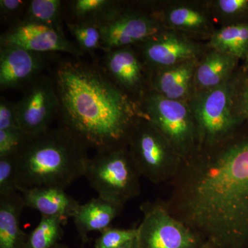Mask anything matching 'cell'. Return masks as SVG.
Listing matches in <instances>:
<instances>
[{
    "label": "cell",
    "mask_w": 248,
    "mask_h": 248,
    "mask_svg": "<svg viewBox=\"0 0 248 248\" xmlns=\"http://www.w3.org/2000/svg\"><path fill=\"white\" fill-rule=\"evenodd\" d=\"M162 200L170 213L218 248H248V121L183 161Z\"/></svg>",
    "instance_id": "6da1fadb"
},
{
    "label": "cell",
    "mask_w": 248,
    "mask_h": 248,
    "mask_svg": "<svg viewBox=\"0 0 248 248\" xmlns=\"http://www.w3.org/2000/svg\"><path fill=\"white\" fill-rule=\"evenodd\" d=\"M50 75L60 102L62 127L88 149L96 151L126 145L138 103L115 86L98 62L59 59Z\"/></svg>",
    "instance_id": "7a4b0ae2"
},
{
    "label": "cell",
    "mask_w": 248,
    "mask_h": 248,
    "mask_svg": "<svg viewBox=\"0 0 248 248\" xmlns=\"http://www.w3.org/2000/svg\"><path fill=\"white\" fill-rule=\"evenodd\" d=\"M88 148L62 127L29 137L16 156L18 191L35 187L66 190L84 177Z\"/></svg>",
    "instance_id": "3957f363"
},
{
    "label": "cell",
    "mask_w": 248,
    "mask_h": 248,
    "mask_svg": "<svg viewBox=\"0 0 248 248\" xmlns=\"http://www.w3.org/2000/svg\"><path fill=\"white\" fill-rule=\"evenodd\" d=\"M126 145L141 177L153 184L171 182L184 161L166 137L140 114L130 128Z\"/></svg>",
    "instance_id": "277c9868"
},
{
    "label": "cell",
    "mask_w": 248,
    "mask_h": 248,
    "mask_svg": "<svg viewBox=\"0 0 248 248\" xmlns=\"http://www.w3.org/2000/svg\"><path fill=\"white\" fill-rule=\"evenodd\" d=\"M84 177L98 197L123 205L141 193V176L127 145L96 151Z\"/></svg>",
    "instance_id": "5b68a950"
},
{
    "label": "cell",
    "mask_w": 248,
    "mask_h": 248,
    "mask_svg": "<svg viewBox=\"0 0 248 248\" xmlns=\"http://www.w3.org/2000/svg\"><path fill=\"white\" fill-rule=\"evenodd\" d=\"M138 107L139 114L166 137L183 159L197 149V128L187 102L168 99L148 89L138 101Z\"/></svg>",
    "instance_id": "8992f818"
},
{
    "label": "cell",
    "mask_w": 248,
    "mask_h": 248,
    "mask_svg": "<svg viewBox=\"0 0 248 248\" xmlns=\"http://www.w3.org/2000/svg\"><path fill=\"white\" fill-rule=\"evenodd\" d=\"M187 103L195 120L199 146L223 141L245 122L233 110L231 80L216 89L192 93Z\"/></svg>",
    "instance_id": "52a82bcc"
},
{
    "label": "cell",
    "mask_w": 248,
    "mask_h": 248,
    "mask_svg": "<svg viewBox=\"0 0 248 248\" xmlns=\"http://www.w3.org/2000/svg\"><path fill=\"white\" fill-rule=\"evenodd\" d=\"M143 219L138 228V248H200L205 241L169 213L162 200L140 205Z\"/></svg>",
    "instance_id": "ba28073f"
},
{
    "label": "cell",
    "mask_w": 248,
    "mask_h": 248,
    "mask_svg": "<svg viewBox=\"0 0 248 248\" xmlns=\"http://www.w3.org/2000/svg\"><path fill=\"white\" fill-rule=\"evenodd\" d=\"M142 6L163 27L194 38L209 40L217 28L207 1H144Z\"/></svg>",
    "instance_id": "9c48e42d"
},
{
    "label": "cell",
    "mask_w": 248,
    "mask_h": 248,
    "mask_svg": "<svg viewBox=\"0 0 248 248\" xmlns=\"http://www.w3.org/2000/svg\"><path fill=\"white\" fill-rule=\"evenodd\" d=\"M100 28L103 52L135 46L166 29L140 1L125 2L123 8Z\"/></svg>",
    "instance_id": "30bf717a"
},
{
    "label": "cell",
    "mask_w": 248,
    "mask_h": 248,
    "mask_svg": "<svg viewBox=\"0 0 248 248\" xmlns=\"http://www.w3.org/2000/svg\"><path fill=\"white\" fill-rule=\"evenodd\" d=\"M135 47L148 71L200 59L208 49L206 44L170 29H165Z\"/></svg>",
    "instance_id": "8fae6325"
},
{
    "label": "cell",
    "mask_w": 248,
    "mask_h": 248,
    "mask_svg": "<svg viewBox=\"0 0 248 248\" xmlns=\"http://www.w3.org/2000/svg\"><path fill=\"white\" fill-rule=\"evenodd\" d=\"M23 91L16 102L21 130L32 137L52 128L53 121L58 120L60 102L50 75H42Z\"/></svg>",
    "instance_id": "7c38bea8"
},
{
    "label": "cell",
    "mask_w": 248,
    "mask_h": 248,
    "mask_svg": "<svg viewBox=\"0 0 248 248\" xmlns=\"http://www.w3.org/2000/svg\"><path fill=\"white\" fill-rule=\"evenodd\" d=\"M97 62L109 79L138 103L150 89L148 71L135 46L103 52Z\"/></svg>",
    "instance_id": "4fadbf2b"
},
{
    "label": "cell",
    "mask_w": 248,
    "mask_h": 248,
    "mask_svg": "<svg viewBox=\"0 0 248 248\" xmlns=\"http://www.w3.org/2000/svg\"><path fill=\"white\" fill-rule=\"evenodd\" d=\"M0 46L17 47L40 53H64L77 58L84 56L64 32L34 22H22L9 28L0 36Z\"/></svg>",
    "instance_id": "5bb4252c"
},
{
    "label": "cell",
    "mask_w": 248,
    "mask_h": 248,
    "mask_svg": "<svg viewBox=\"0 0 248 248\" xmlns=\"http://www.w3.org/2000/svg\"><path fill=\"white\" fill-rule=\"evenodd\" d=\"M55 55L0 46V90L24 91L55 63Z\"/></svg>",
    "instance_id": "9a60e30c"
},
{
    "label": "cell",
    "mask_w": 248,
    "mask_h": 248,
    "mask_svg": "<svg viewBox=\"0 0 248 248\" xmlns=\"http://www.w3.org/2000/svg\"><path fill=\"white\" fill-rule=\"evenodd\" d=\"M200 59L148 71L150 89L168 99L187 102L192 94L194 76Z\"/></svg>",
    "instance_id": "2e32d148"
},
{
    "label": "cell",
    "mask_w": 248,
    "mask_h": 248,
    "mask_svg": "<svg viewBox=\"0 0 248 248\" xmlns=\"http://www.w3.org/2000/svg\"><path fill=\"white\" fill-rule=\"evenodd\" d=\"M239 59L208 48L196 68L192 93L216 89L226 84L239 68Z\"/></svg>",
    "instance_id": "e0dca14e"
},
{
    "label": "cell",
    "mask_w": 248,
    "mask_h": 248,
    "mask_svg": "<svg viewBox=\"0 0 248 248\" xmlns=\"http://www.w3.org/2000/svg\"><path fill=\"white\" fill-rule=\"evenodd\" d=\"M124 208V205L102 197L79 204L72 218L83 244L89 241V234L110 228Z\"/></svg>",
    "instance_id": "ac0fdd59"
},
{
    "label": "cell",
    "mask_w": 248,
    "mask_h": 248,
    "mask_svg": "<svg viewBox=\"0 0 248 248\" xmlns=\"http://www.w3.org/2000/svg\"><path fill=\"white\" fill-rule=\"evenodd\" d=\"M25 208L40 212L42 216L59 217L68 221L79 203L65 190L55 187H35L19 190Z\"/></svg>",
    "instance_id": "d6986e66"
},
{
    "label": "cell",
    "mask_w": 248,
    "mask_h": 248,
    "mask_svg": "<svg viewBox=\"0 0 248 248\" xmlns=\"http://www.w3.org/2000/svg\"><path fill=\"white\" fill-rule=\"evenodd\" d=\"M24 208L19 192L0 197V248H28L29 234L20 225Z\"/></svg>",
    "instance_id": "ffe728a7"
},
{
    "label": "cell",
    "mask_w": 248,
    "mask_h": 248,
    "mask_svg": "<svg viewBox=\"0 0 248 248\" xmlns=\"http://www.w3.org/2000/svg\"><path fill=\"white\" fill-rule=\"evenodd\" d=\"M126 1L116 0H71L63 2L64 22L102 26L123 8Z\"/></svg>",
    "instance_id": "44dd1931"
},
{
    "label": "cell",
    "mask_w": 248,
    "mask_h": 248,
    "mask_svg": "<svg viewBox=\"0 0 248 248\" xmlns=\"http://www.w3.org/2000/svg\"><path fill=\"white\" fill-rule=\"evenodd\" d=\"M207 42L208 48L248 63V24L218 28Z\"/></svg>",
    "instance_id": "7402d4cb"
},
{
    "label": "cell",
    "mask_w": 248,
    "mask_h": 248,
    "mask_svg": "<svg viewBox=\"0 0 248 248\" xmlns=\"http://www.w3.org/2000/svg\"><path fill=\"white\" fill-rule=\"evenodd\" d=\"M63 2L61 0H31L22 22L44 24L64 32Z\"/></svg>",
    "instance_id": "603a6c76"
},
{
    "label": "cell",
    "mask_w": 248,
    "mask_h": 248,
    "mask_svg": "<svg viewBox=\"0 0 248 248\" xmlns=\"http://www.w3.org/2000/svg\"><path fill=\"white\" fill-rule=\"evenodd\" d=\"M66 220L59 217L42 216L40 223L29 234L28 248H53L60 244Z\"/></svg>",
    "instance_id": "cb8c5ba5"
},
{
    "label": "cell",
    "mask_w": 248,
    "mask_h": 248,
    "mask_svg": "<svg viewBox=\"0 0 248 248\" xmlns=\"http://www.w3.org/2000/svg\"><path fill=\"white\" fill-rule=\"evenodd\" d=\"M207 3L219 27L248 24V0H211Z\"/></svg>",
    "instance_id": "d4e9b609"
},
{
    "label": "cell",
    "mask_w": 248,
    "mask_h": 248,
    "mask_svg": "<svg viewBox=\"0 0 248 248\" xmlns=\"http://www.w3.org/2000/svg\"><path fill=\"white\" fill-rule=\"evenodd\" d=\"M64 23L76 40L75 44L84 55L89 54L94 56L97 50H103L102 30L99 26L86 23Z\"/></svg>",
    "instance_id": "484cf974"
},
{
    "label": "cell",
    "mask_w": 248,
    "mask_h": 248,
    "mask_svg": "<svg viewBox=\"0 0 248 248\" xmlns=\"http://www.w3.org/2000/svg\"><path fill=\"white\" fill-rule=\"evenodd\" d=\"M233 110L242 121H248V64L239 65L231 79Z\"/></svg>",
    "instance_id": "4316f807"
},
{
    "label": "cell",
    "mask_w": 248,
    "mask_h": 248,
    "mask_svg": "<svg viewBox=\"0 0 248 248\" xmlns=\"http://www.w3.org/2000/svg\"><path fill=\"white\" fill-rule=\"evenodd\" d=\"M138 228L124 229L110 227L101 232L94 241V248H120L136 239Z\"/></svg>",
    "instance_id": "83f0119b"
},
{
    "label": "cell",
    "mask_w": 248,
    "mask_h": 248,
    "mask_svg": "<svg viewBox=\"0 0 248 248\" xmlns=\"http://www.w3.org/2000/svg\"><path fill=\"white\" fill-rule=\"evenodd\" d=\"M17 192L16 156L0 158V197Z\"/></svg>",
    "instance_id": "f1b7e54d"
},
{
    "label": "cell",
    "mask_w": 248,
    "mask_h": 248,
    "mask_svg": "<svg viewBox=\"0 0 248 248\" xmlns=\"http://www.w3.org/2000/svg\"><path fill=\"white\" fill-rule=\"evenodd\" d=\"M29 138L21 129L0 130V158L17 156Z\"/></svg>",
    "instance_id": "f546056e"
},
{
    "label": "cell",
    "mask_w": 248,
    "mask_h": 248,
    "mask_svg": "<svg viewBox=\"0 0 248 248\" xmlns=\"http://www.w3.org/2000/svg\"><path fill=\"white\" fill-rule=\"evenodd\" d=\"M29 1L27 0H1L0 17L1 23L10 28L22 22Z\"/></svg>",
    "instance_id": "4dcf8cb0"
},
{
    "label": "cell",
    "mask_w": 248,
    "mask_h": 248,
    "mask_svg": "<svg viewBox=\"0 0 248 248\" xmlns=\"http://www.w3.org/2000/svg\"><path fill=\"white\" fill-rule=\"evenodd\" d=\"M20 129L18 122L16 103L4 97L0 99V130Z\"/></svg>",
    "instance_id": "1f68e13d"
},
{
    "label": "cell",
    "mask_w": 248,
    "mask_h": 248,
    "mask_svg": "<svg viewBox=\"0 0 248 248\" xmlns=\"http://www.w3.org/2000/svg\"><path fill=\"white\" fill-rule=\"evenodd\" d=\"M120 248H138V242H137V238L133 240V241H130L128 244L124 245L123 246Z\"/></svg>",
    "instance_id": "d6a6232c"
},
{
    "label": "cell",
    "mask_w": 248,
    "mask_h": 248,
    "mask_svg": "<svg viewBox=\"0 0 248 248\" xmlns=\"http://www.w3.org/2000/svg\"><path fill=\"white\" fill-rule=\"evenodd\" d=\"M200 248H218L215 245L212 244L210 241H205V244Z\"/></svg>",
    "instance_id": "836d02e7"
},
{
    "label": "cell",
    "mask_w": 248,
    "mask_h": 248,
    "mask_svg": "<svg viewBox=\"0 0 248 248\" xmlns=\"http://www.w3.org/2000/svg\"><path fill=\"white\" fill-rule=\"evenodd\" d=\"M68 248V247H66V246H64V245L60 244L58 245H57L56 246H55V248Z\"/></svg>",
    "instance_id": "e575fe53"
},
{
    "label": "cell",
    "mask_w": 248,
    "mask_h": 248,
    "mask_svg": "<svg viewBox=\"0 0 248 248\" xmlns=\"http://www.w3.org/2000/svg\"></svg>",
    "instance_id": "d590c367"
}]
</instances>
